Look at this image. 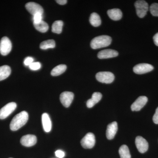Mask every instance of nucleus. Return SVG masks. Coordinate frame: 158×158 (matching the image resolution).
Returning a JSON list of instances; mask_svg holds the SVG:
<instances>
[{
    "mask_svg": "<svg viewBox=\"0 0 158 158\" xmlns=\"http://www.w3.org/2000/svg\"><path fill=\"white\" fill-rule=\"evenodd\" d=\"M29 115L26 111L22 112L15 115L12 118L10 124L11 131H16L25 125L28 120Z\"/></svg>",
    "mask_w": 158,
    "mask_h": 158,
    "instance_id": "nucleus-1",
    "label": "nucleus"
},
{
    "mask_svg": "<svg viewBox=\"0 0 158 158\" xmlns=\"http://www.w3.org/2000/svg\"><path fill=\"white\" fill-rule=\"evenodd\" d=\"M112 42V38L107 35H102L94 38L90 42V46L93 49L106 47Z\"/></svg>",
    "mask_w": 158,
    "mask_h": 158,
    "instance_id": "nucleus-2",
    "label": "nucleus"
},
{
    "mask_svg": "<svg viewBox=\"0 0 158 158\" xmlns=\"http://www.w3.org/2000/svg\"><path fill=\"white\" fill-rule=\"evenodd\" d=\"M135 6L138 17L140 18L144 17L148 10V5L147 2L142 0L137 1L135 2Z\"/></svg>",
    "mask_w": 158,
    "mask_h": 158,
    "instance_id": "nucleus-3",
    "label": "nucleus"
},
{
    "mask_svg": "<svg viewBox=\"0 0 158 158\" xmlns=\"http://www.w3.org/2000/svg\"><path fill=\"white\" fill-rule=\"evenodd\" d=\"M96 78L101 83L110 84L114 81L115 76L110 72H100L96 74Z\"/></svg>",
    "mask_w": 158,
    "mask_h": 158,
    "instance_id": "nucleus-4",
    "label": "nucleus"
},
{
    "mask_svg": "<svg viewBox=\"0 0 158 158\" xmlns=\"http://www.w3.org/2000/svg\"><path fill=\"white\" fill-rule=\"evenodd\" d=\"M17 105L14 102L9 103L0 110V119H5L14 112Z\"/></svg>",
    "mask_w": 158,
    "mask_h": 158,
    "instance_id": "nucleus-5",
    "label": "nucleus"
},
{
    "mask_svg": "<svg viewBox=\"0 0 158 158\" xmlns=\"http://www.w3.org/2000/svg\"><path fill=\"white\" fill-rule=\"evenodd\" d=\"M82 147L86 149H90L94 147L95 144V136L92 133H88L81 141Z\"/></svg>",
    "mask_w": 158,
    "mask_h": 158,
    "instance_id": "nucleus-6",
    "label": "nucleus"
},
{
    "mask_svg": "<svg viewBox=\"0 0 158 158\" xmlns=\"http://www.w3.org/2000/svg\"><path fill=\"white\" fill-rule=\"evenodd\" d=\"M12 48V44L8 37H2L0 41V53L2 56H7Z\"/></svg>",
    "mask_w": 158,
    "mask_h": 158,
    "instance_id": "nucleus-7",
    "label": "nucleus"
},
{
    "mask_svg": "<svg viewBox=\"0 0 158 158\" xmlns=\"http://www.w3.org/2000/svg\"><path fill=\"white\" fill-rule=\"evenodd\" d=\"M25 7L27 10L34 16L37 14H43L44 9L42 6L37 3L30 2L26 4Z\"/></svg>",
    "mask_w": 158,
    "mask_h": 158,
    "instance_id": "nucleus-8",
    "label": "nucleus"
},
{
    "mask_svg": "<svg viewBox=\"0 0 158 158\" xmlns=\"http://www.w3.org/2000/svg\"><path fill=\"white\" fill-rule=\"evenodd\" d=\"M73 98L74 94L73 92L65 91L60 94V101L62 105L66 108H68L70 106Z\"/></svg>",
    "mask_w": 158,
    "mask_h": 158,
    "instance_id": "nucleus-9",
    "label": "nucleus"
},
{
    "mask_svg": "<svg viewBox=\"0 0 158 158\" xmlns=\"http://www.w3.org/2000/svg\"><path fill=\"white\" fill-rule=\"evenodd\" d=\"M154 69L152 65L147 63H141L136 65L133 68L134 72L138 74H143L152 71Z\"/></svg>",
    "mask_w": 158,
    "mask_h": 158,
    "instance_id": "nucleus-10",
    "label": "nucleus"
},
{
    "mask_svg": "<svg viewBox=\"0 0 158 158\" xmlns=\"http://www.w3.org/2000/svg\"><path fill=\"white\" fill-rule=\"evenodd\" d=\"M136 147L138 151L141 153L147 152L148 148V144L147 141L141 136H138L135 139Z\"/></svg>",
    "mask_w": 158,
    "mask_h": 158,
    "instance_id": "nucleus-11",
    "label": "nucleus"
},
{
    "mask_svg": "<svg viewBox=\"0 0 158 158\" xmlns=\"http://www.w3.org/2000/svg\"><path fill=\"white\" fill-rule=\"evenodd\" d=\"M148 99L147 97H139L135 101L131 106V109L133 111H139L147 103Z\"/></svg>",
    "mask_w": 158,
    "mask_h": 158,
    "instance_id": "nucleus-12",
    "label": "nucleus"
},
{
    "mask_svg": "<svg viewBox=\"0 0 158 158\" xmlns=\"http://www.w3.org/2000/svg\"><path fill=\"white\" fill-rule=\"evenodd\" d=\"M37 138L34 135H27L22 137L20 142L23 146L26 147H31L34 146L37 143Z\"/></svg>",
    "mask_w": 158,
    "mask_h": 158,
    "instance_id": "nucleus-13",
    "label": "nucleus"
},
{
    "mask_svg": "<svg viewBox=\"0 0 158 158\" xmlns=\"http://www.w3.org/2000/svg\"><path fill=\"white\" fill-rule=\"evenodd\" d=\"M118 52L114 50H103L99 52L98 54V57L100 59H106L109 58H114L118 56Z\"/></svg>",
    "mask_w": 158,
    "mask_h": 158,
    "instance_id": "nucleus-14",
    "label": "nucleus"
},
{
    "mask_svg": "<svg viewBox=\"0 0 158 158\" xmlns=\"http://www.w3.org/2000/svg\"><path fill=\"white\" fill-rule=\"evenodd\" d=\"M118 130V124L116 122H113L108 125L107 127L106 135L107 138L109 140H112L114 138Z\"/></svg>",
    "mask_w": 158,
    "mask_h": 158,
    "instance_id": "nucleus-15",
    "label": "nucleus"
},
{
    "mask_svg": "<svg viewBox=\"0 0 158 158\" xmlns=\"http://www.w3.org/2000/svg\"><path fill=\"white\" fill-rule=\"evenodd\" d=\"M42 122L44 130L46 132H49L52 129V121L48 114L44 113L42 115Z\"/></svg>",
    "mask_w": 158,
    "mask_h": 158,
    "instance_id": "nucleus-16",
    "label": "nucleus"
},
{
    "mask_svg": "<svg viewBox=\"0 0 158 158\" xmlns=\"http://www.w3.org/2000/svg\"><path fill=\"white\" fill-rule=\"evenodd\" d=\"M102 94L100 92H94L92 95V98L88 100L87 102V106L88 108L93 107L94 106L98 103L102 98Z\"/></svg>",
    "mask_w": 158,
    "mask_h": 158,
    "instance_id": "nucleus-17",
    "label": "nucleus"
},
{
    "mask_svg": "<svg viewBox=\"0 0 158 158\" xmlns=\"http://www.w3.org/2000/svg\"><path fill=\"white\" fill-rule=\"evenodd\" d=\"M107 14L109 17L114 21L119 20L123 16L122 11L118 9H110L107 11Z\"/></svg>",
    "mask_w": 158,
    "mask_h": 158,
    "instance_id": "nucleus-18",
    "label": "nucleus"
},
{
    "mask_svg": "<svg viewBox=\"0 0 158 158\" xmlns=\"http://www.w3.org/2000/svg\"><path fill=\"white\" fill-rule=\"evenodd\" d=\"M11 73V68L7 65L0 67V81H3L8 78Z\"/></svg>",
    "mask_w": 158,
    "mask_h": 158,
    "instance_id": "nucleus-19",
    "label": "nucleus"
},
{
    "mask_svg": "<svg viewBox=\"0 0 158 158\" xmlns=\"http://www.w3.org/2000/svg\"><path fill=\"white\" fill-rule=\"evenodd\" d=\"M89 21L90 24L94 27H98L101 24L102 21L99 15L95 12L90 15Z\"/></svg>",
    "mask_w": 158,
    "mask_h": 158,
    "instance_id": "nucleus-20",
    "label": "nucleus"
},
{
    "mask_svg": "<svg viewBox=\"0 0 158 158\" xmlns=\"http://www.w3.org/2000/svg\"><path fill=\"white\" fill-rule=\"evenodd\" d=\"M67 69V66L64 64L57 65L51 71V75L52 76H58L64 73Z\"/></svg>",
    "mask_w": 158,
    "mask_h": 158,
    "instance_id": "nucleus-21",
    "label": "nucleus"
},
{
    "mask_svg": "<svg viewBox=\"0 0 158 158\" xmlns=\"http://www.w3.org/2000/svg\"><path fill=\"white\" fill-rule=\"evenodd\" d=\"M63 22L61 20L55 21L52 26V32L56 34H60L62 33Z\"/></svg>",
    "mask_w": 158,
    "mask_h": 158,
    "instance_id": "nucleus-22",
    "label": "nucleus"
},
{
    "mask_svg": "<svg viewBox=\"0 0 158 158\" xmlns=\"http://www.w3.org/2000/svg\"><path fill=\"white\" fill-rule=\"evenodd\" d=\"M56 47V42L54 40H48L41 43L40 47L43 50L53 48Z\"/></svg>",
    "mask_w": 158,
    "mask_h": 158,
    "instance_id": "nucleus-23",
    "label": "nucleus"
},
{
    "mask_svg": "<svg viewBox=\"0 0 158 158\" xmlns=\"http://www.w3.org/2000/svg\"><path fill=\"white\" fill-rule=\"evenodd\" d=\"M121 158H131L129 149L126 145H122L118 150Z\"/></svg>",
    "mask_w": 158,
    "mask_h": 158,
    "instance_id": "nucleus-24",
    "label": "nucleus"
},
{
    "mask_svg": "<svg viewBox=\"0 0 158 158\" xmlns=\"http://www.w3.org/2000/svg\"><path fill=\"white\" fill-rule=\"evenodd\" d=\"M34 27L35 29L41 33H45L48 31L49 27L48 24L43 21L38 23H34Z\"/></svg>",
    "mask_w": 158,
    "mask_h": 158,
    "instance_id": "nucleus-25",
    "label": "nucleus"
},
{
    "mask_svg": "<svg viewBox=\"0 0 158 158\" xmlns=\"http://www.w3.org/2000/svg\"><path fill=\"white\" fill-rule=\"evenodd\" d=\"M150 11L153 16L158 17V3H153L150 7Z\"/></svg>",
    "mask_w": 158,
    "mask_h": 158,
    "instance_id": "nucleus-26",
    "label": "nucleus"
},
{
    "mask_svg": "<svg viewBox=\"0 0 158 158\" xmlns=\"http://www.w3.org/2000/svg\"><path fill=\"white\" fill-rule=\"evenodd\" d=\"M41 64L39 62H34L29 65L30 69L32 70H37L41 68Z\"/></svg>",
    "mask_w": 158,
    "mask_h": 158,
    "instance_id": "nucleus-27",
    "label": "nucleus"
},
{
    "mask_svg": "<svg viewBox=\"0 0 158 158\" xmlns=\"http://www.w3.org/2000/svg\"><path fill=\"white\" fill-rule=\"evenodd\" d=\"M34 23H38L42 21V15L37 14L35 15L33 18Z\"/></svg>",
    "mask_w": 158,
    "mask_h": 158,
    "instance_id": "nucleus-28",
    "label": "nucleus"
},
{
    "mask_svg": "<svg viewBox=\"0 0 158 158\" xmlns=\"http://www.w3.org/2000/svg\"><path fill=\"white\" fill-rule=\"evenodd\" d=\"M34 59L31 57H27L24 61V64L26 66H29L33 62H34Z\"/></svg>",
    "mask_w": 158,
    "mask_h": 158,
    "instance_id": "nucleus-29",
    "label": "nucleus"
},
{
    "mask_svg": "<svg viewBox=\"0 0 158 158\" xmlns=\"http://www.w3.org/2000/svg\"><path fill=\"white\" fill-rule=\"evenodd\" d=\"M55 154L57 157L59 158H63L65 156V153L60 150H58L55 152Z\"/></svg>",
    "mask_w": 158,
    "mask_h": 158,
    "instance_id": "nucleus-30",
    "label": "nucleus"
},
{
    "mask_svg": "<svg viewBox=\"0 0 158 158\" xmlns=\"http://www.w3.org/2000/svg\"><path fill=\"white\" fill-rule=\"evenodd\" d=\"M153 121L156 124H158V107L156 110V113L153 117Z\"/></svg>",
    "mask_w": 158,
    "mask_h": 158,
    "instance_id": "nucleus-31",
    "label": "nucleus"
},
{
    "mask_svg": "<svg viewBox=\"0 0 158 158\" xmlns=\"http://www.w3.org/2000/svg\"><path fill=\"white\" fill-rule=\"evenodd\" d=\"M153 39L155 45L158 46V33L156 34L154 36Z\"/></svg>",
    "mask_w": 158,
    "mask_h": 158,
    "instance_id": "nucleus-32",
    "label": "nucleus"
},
{
    "mask_svg": "<svg viewBox=\"0 0 158 158\" xmlns=\"http://www.w3.org/2000/svg\"><path fill=\"white\" fill-rule=\"evenodd\" d=\"M56 2L60 5H65L67 2V1H66V0H57Z\"/></svg>",
    "mask_w": 158,
    "mask_h": 158,
    "instance_id": "nucleus-33",
    "label": "nucleus"
},
{
    "mask_svg": "<svg viewBox=\"0 0 158 158\" xmlns=\"http://www.w3.org/2000/svg\"></svg>",
    "mask_w": 158,
    "mask_h": 158,
    "instance_id": "nucleus-34",
    "label": "nucleus"
}]
</instances>
